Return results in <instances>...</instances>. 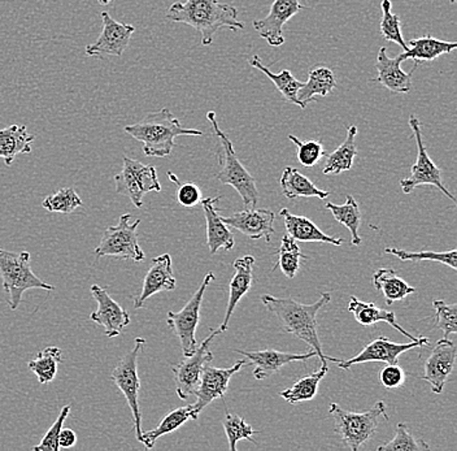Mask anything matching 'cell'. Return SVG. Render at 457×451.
Masks as SVG:
<instances>
[{"mask_svg": "<svg viewBox=\"0 0 457 451\" xmlns=\"http://www.w3.org/2000/svg\"><path fill=\"white\" fill-rule=\"evenodd\" d=\"M330 299V293H324L314 304L302 305L293 298H278L270 294L262 296V305L278 319L282 330L304 341L311 349L316 351L317 358L325 365H328V362L336 364L341 362V359L325 355L317 330V313L322 307L327 306Z\"/></svg>", "mask_w": 457, "mask_h": 451, "instance_id": "cell-1", "label": "cell"}, {"mask_svg": "<svg viewBox=\"0 0 457 451\" xmlns=\"http://www.w3.org/2000/svg\"><path fill=\"white\" fill-rule=\"evenodd\" d=\"M170 21L186 24L199 31L203 46L213 44L220 29L238 31L245 29V22L238 19V10L220 0H185L170 5L167 13Z\"/></svg>", "mask_w": 457, "mask_h": 451, "instance_id": "cell-2", "label": "cell"}, {"mask_svg": "<svg viewBox=\"0 0 457 451\" xmlns=\"http://www.w3.org/2000/svg\"><path fill=\"white\" fill-rule=\"evenodd\" d=\"M125 133L143 145V153L150 158H167L179 136H203L198 129H186L168 108L148 113L137 124L124 128Z\"/></svg>", "mask_w": 457, "mask_h": 451, "instance_id": "cell-3", "label": "cell"}, {"mask_svg": "<svg viewBox=\"0 0 457 451\" xmlns=\"http://www.w3.org/2000/svg\"><path fill=\"white\" fill-rule=\"evenodd\" d=\"M0 276L3 290L7 296L11 310L19 308L25 291L30 289L55 290V287L42 281L30 267V254L28 251L13 253L0 248Z\"/></svg>", "mask_w": 457, "mask_h": 451, "instance_id": "cell-4", "label": "cell"}, {"mask_svg": "<svg viewBox=\"0 0 457 451\" xmlns=\"http://www.w3.org/2000/svg\"><path fill=\"white\" fill-rule=\"evenodd\" d=\"M328 413L334 419V432L337 433L343 442L350 447V450L357 451L376 433L379 421L385 418L388 421L386 413V405L379 401L370 410L365 413H351L343 410L339 405L330 404Z\"/></svg>", "mask_w": 457, "mask_h": 451, "instance_id": "cell-5", "label": "cell"}, {"mask_svg": "<svg viewBox=\"0 0 457 451\" xmlns=\"http://www.w3.org/2000/svg\"><path fill=\"white\" fill-rule=\"evenodd\" d=\"M207 119L212 124L213 131L219 137L222 146V153H224L221 163H220L221 168L216 175L217 179L221 184L230 185L236 189L237 193L241 196L245 208H256L257 202H259V191H257L255 179L239 162L236 150H234L233 142L228 139L224 131L220 129L216 113L211 111L207 113Z\"/></svg>", "mask_w": 457, "mask_h": 451, "instance_id": "cell-6", "label": "cell"}, {"mask_svg": "<svg viewBox=\"0 0 457 451\" xmlns=\"http://www.w3.org/2000/svg\"><path fill=\"white\" fill-rule=\"evenodd\" d=\"M145 345V339L137 337L134 341V347L127 355L122 356L121 361L117 363L111 373V381L119 388L120 392L124 394L131 415L134 418V430L137 439L141 442L142 438V410L139 406V393H141V379L138 375L139 354Z\"/></svg>", "mask_w": 457, "mask_h": 451, "instance_id": "cell-7", "label": "cell"}, {"mask_svg": "<svg viewBox=\"0 0 457 451\" xmlns=\"http://www.w3.org/2000/svg\"><path fill=\"white\" fill-rule=\"evenodd\" d=\"M139 224H141V219L131 222L130 213L120 216L119 224L116 227L107 228L103 233L102 241L96 248V258L114 256V258L136 263L145 261V254L139 245L138 233H137Z\"/></svg>", "mask_w": 457, "mask_h": 451, "instance_id": "cell-8", "label": "cell"}, {"mask_svg": "<svg viewBox=\"0 0 457 451\" xmlns=\"http://www.w3.org/2000/svg\"><path fill=\"white\" fill-rule=\"evenodd\" d=\"M216 276L213 272H208L204 276L198 290L191 296L190 301L186 304L179 313H168L167 324L171 330L179 337L181 344L182 353L185 358L193 355L198 349V341H196V328H198L200 319V308H202L203 298H204L205 290L208 285L214 281Z\"/></svg>", "mask_w": 457, "mask_h": 451, "instance_id": "cell-9", "label": "cell"}, {"mask_svg": "<svg viewBox=\"0 0 457 451\" xmlns=\"http://www.w3.org/2000/svg\"><path fill=\"white\" fill-rule=\"evenodd\" d=\"M114 184L117 193L128 196L137 208H142L145 194L162 191L156 168L128 156L122 158V171L114 176Z\"/></svg>", "mask_w": 457, "mask_h": 451, "instance_id": "cell-10", "label": "cell"}, {"mask_svg": "<svg viewBox=\"0 0 457 451\" xmlns=\"http://www.w3.org/2000/svg\"><path fill=\"white\" fill-rule=\"evenodd\" d=\"M410 127L413 130L414 138H416L417 161L411 170V176L400 181L403 193L411 194L416 188L430 185V187L441 190L448 199L456 204L455 196H453L443 184L441 170L434 164L428 156L424 139H422L421 122H420L419 117L410 116Z\"/></svg>", "mask_w": 457, "mask_h": 451, "instance_id": "cell-11", "label": "cell"}, {"mask_svg": "<svg viewBox=\"0 0 457 451\" xmlns=\"http://www.w3.org/2000/svg\"><path fill=\"white\" fill-rule=\"evenodd\" d=\"M221 333L220 330H212V333L199 345L193 355L187 356L181 363L171 365L176 392L184 401L195 392L203 370L205 365L213 361V354L210 350V347L214 337L221 335Z\"/></svg>", "mask_w": 457, "mask_h": 451, "instance_id": "cell-12", "label": "cell"}, {"mask_svg": "<svg viewBox=\"0 0 457 451\" xmlns=\"http://www.w3.org/2000/svg\"><path fill=\"white\" fill-rule=\"evenodd\" d=\"M430 345V339L427 337H419V338L411 341L410 344H396L391 342L387 337L379 336L378 338L370 342L361 353L357 354L353 358L348 361H341L338 367L341 370H350L355 364L368 363V362H384L386 364H399V356L405 351L414 349V347H424Z\"/></svg>", "mask_w": 457, "mask_h": 451, "instance_id": "cell-13", "label": "cell"}, {"mask_svg": "<svg viewBox=\"0 0 457 451\" xmlns=\"http://www.w3.org/2000/svg\"><path fill=\"white\" fill-rule=\"evenodd\" d=\"M247 362L245 359L237 362L233 367L230 368H216L211 365H205L203 370L202 376L198 388H196L195 394L196 402L193 404L194 415L198 421L200 413L204 410L208 405L212 404L214 399L224 398L225 393L228 389V382L236 373H238L245 367Z\"/></svg>", "mask_w": 457, "mask_h": 451, "instance_id": "cell-14", "label": "cell"}, {"mask_svg": "<svg viewBox=\"0 0 457 451\" xmlns=\"http://www.w3.org/2000/svg\"><path fill=\"white\" fill-rule=\"evenodd\" d=\"M103 30L96 44L87 46V56H122L131 41L136 28L130 24L116 21L108 13H102Z\"/></svg>", "mask_w": 457, "mask_h": 451, "instance_id": "cell-15", "label": "cell"}, {"mask_svg": "<svg viewBox=\"0 0 457 451\" xmlns=\"http://www.w3.org/2000/svg\"><path fill=\"white\" fill-rule=\"evenodd\" d=\"M305 10L300 0H274L267 17L253 20V29L268 45L279 47L285 45L284 27L288 20Z\"/></svg>", "mask_w": 457, "mask_h": 451, "instance_id": "cell-16", "label": "cell"}, {"mask_svg": "<svg viewBox=\"0 0 457 451\" xmlns=\"http://www.w3.org/2000/svg\"><path fill=\"white\" fill-rule=\"evenodd\" d=\"M91 296L98 304L96 313H91L90 321L104 328L105 336L113 338L121 335L125 328L130 324L128 311L121 307L108 293L107 288L91 285Z\"/></svg>", "mask_w": 457, "mask_h": 451, "instance_id": "cell-17", "label": "cell"}, {"mask_svg": "<svg viewBox=\"0 0 457 451\" xmlns=\"http://www.w3.org/2000/svg\"><path fill=\"white\" fill-rule=\"evenodd\" d=\"M456 344L451 339L442 338L436 342L425 362V381L428 382L433 393L441 394L445 382L453 375L456 363Z\"/></svg>", "mask_w": 457, "mask_h": 451, "instance_id": "cell-18", "label": "cell"}, {"mask_svg": "<svg viewBox=\"0 0 457 451\" xmlns=\"http://www.w3.org/2000/svg\"><path fill=\"white\" fill-rule=\"evenodd\" d=\"M222 221L228 228L239 230L242 234L251 239H265L267 244H270L271 236L276 233L274 230V215L273 211L256 210V208H245L242 213H236L230 216H224Z\"/></svg>", "mask_w": 457, "mask_h": 451, "instance_id": "cell-19", "label": "cell"}, {"mask_svg": "<svg viewBox=\"0 0 457 451\" xmlns=\"http://www.w3.org/2000/svg\"><path fill=\"white\" fill-rule=\"evenodd\" d=\"M404 53L399 54L395 58L387 56V48L382 46L379 48L378 55H377L376 79H371L373 82H379L384 85L387 90L396 94H408L412 90V76L414 71L419 67L420 63H414V67L411 72H404L402 70V63L405 62Z\"/></svg>", "mask_w": 457, "mask_h": 451, "instance_id": "cell-20", "label": "cell"}, {"mask_svg": "<svg viewBox=\"0 0 457 451\" xmlns=\"http://www.w3.org/2000/svg\"><path fill=\"white\" fill-rule=\"evenodd\" d=\"M236 353L247 358V361L255 367L253 376L256 380H265L281 371L286 364L294 362H307L308 359L317 356L316 351L311 350L304 354L284 353L273 349L260 351L236 350Z\"/></svg>", "mask_w": 457, "mask_h": 451, "instance_id": "cell-21", "label": "cell"}, {"mask_svg": "<svg viewBox=\"0 0 457 451\" xmlns=\"http://www.w3.org/2000/svg\"><path fill=\"white\" fill-rule=\"evenodd\" d=\"M176 284L170 254L156 256L153 259V264H151L150 270L147 271L145 280H143L141 294L133 298L134 308L143 307L145 302L157 293L176 289Z\"/></svg>", "mask_w": 457, "mask_h": 451, "instance_id": "cell-22", "label": "cell"}, {"mask_svg": "<svg viewBox=\"0 0 457 451\" xmlns=\"http://www.w3.org/2000/svg\"><path fill=\"white\" fill-rule=\"evenodd\" d=\"M253 264H255V258L251 255L243 256V258H238L234 262L236 273H234L230 285H228L227 313H225L224 322H222L221 328H220L222 333L228 330V322H230L231 315H233L237 305L241 302L243 296H245V294L250 291L251 287H253Z\"/></svg>", "mask_w": 457, "mask_h": 451, "instance_id": "cell-23", "label": "cell"}, {"mask_svg": "<svg viewBox=\"0 0 457 451\" xmlns=\"http://www.w3.org/2000/svg\"><path fill=\"white\" fill-rule=\"evenodd\" d=\"M279 215L285 220L286 230L288 236L296 242H305V244H330L334 246H341L345 244V238H336V237L328 236L322 232L312 220L304 218V216L293 215L287 208H282Z\"/></svg>", "mask_w": 457, "mask_h": 451, "instance_id": "cell-24", "label": "cell"}, {"mask_svg": "<svg viewBox=\"0 0 457 451\" xmlns=\"http://www.w3.org/2000/svg\"><path fill=\"white\" fill-rule=\"evenodd\" d=\"M221 196L202 199L200 202L203 211H204L205 221H207V245L211 254H216L220 248H224L227 251L233 250L234 245H236L233 233L217 213L216 202H219Z\"/></svg>", "mask_w": 457, "mask_h": 451, "instance_id": "cell-25", "label": "cell"}, {"mask_svg": "<svg viewBox=\"0 0 457 451\" xmlns=\"http://www.w3.org/2000/svg\"><path fill=\"white\" fill-rule=\"evenodd\" d=\"M348 313H353V318L362 327H370V325L377 324V322H387L394 330H398L399 333H402L403 336L410 338L411 341L416 339V337L408 333L396 322V315L393 311L382 310V308L377 307L374 304H365V302L359 301L356 296H351L350 304H348Z\"/></svg>", "mask_w": 457, "mask_h": 451, "instance_id": "cell-26", "label": "cell"}, {"mask_svg": "<svg viewBox=\"0 0 457 451\" xmlns=\"http://www.w3.org/2000/svg\"><path fill=\"white\" fill-rule=\"evenodd\" d=\"M36 137L29 133L25 125H11L0 129V158L7 165L12 164L20 154H30L31 144Z\"/></svg>", "mask_w": 457, "mask_h": 451, "instance_id": "cell-27", "label": "cell"}, {"mask_svg": "<svg viewBox=\"0 0 457 451\" xmlns=\"http://www.w3.org/2000/svg\"><path fill=\"white\" fill-rule=\"evenodd\" d=\"M282 193L286 198H320L328 199L330 191L321 190L311 181L308 177L302 175L296 168L286 167L279 179Z\"/></svg>", "mask_w": 457, "mask_h": 451, "instance_id": "cell-28", "label": "cell"}, {"mask_svg": "<svg viewBox=\"0 0 457 451\" xmlns=\"http://www.w3.org/2000/svg\"><path fill=\"white\" fill-rule=\"evenodd\" d=\"M337 87L336 74L328 67H316L310 71L308 81L303 82L298 91V99L302 108L314 101V96H328Z\"/></svg>", "mask_w": 457, "mask_h": 451, "instance_id": "cell-29", "label": "cell"}, {"mask_svg": "<svg viewBox=\"0 0 457 451\" xmlns=\"http://www.w3.org/2000/svg\"><path fill=\"white\" fill-rule=\"evenodd\" d=\"M408 51H404L405 59H412L414 63L433 62L445 54L456 50V42H445L434 38L427 34L421 38L411 39Z\"/></svg>", "mask_w": 457, "mask_h": 451, "instance_id": "cell-30", "label": "cell"}, {"mask_svg": "<svg viewBox=\"0 0 457 451\" xmlns=\"http://www.w3.org/2000/svg\"><path fill=\"white\" fill-rule=\"evenodd\" d=\"M373 285L377 290L382 291L387 306L416 293V289L407 284L404 280L400 279L395 271L391 268H381L376 271L373 275Z\"/></svg>", "mask_w": 457, "mask_h": 451, "instance_id": "cell-31", "label": "cell"}, {"mask_svg": "<svg viewBox=\"0 0 457 451\" xmlns=\"http://www.w3.org/2000/svg\"><path fill=\"white\" fill-rule=\"evenodd\" d=\"M357 136V128L355 125H351L347 130L345 141L342 142L339 147L331 154H327V164H325L324 175H339V173L350 171L353 165V159L357 155V147L355 138Z\"/></svg>", "mask_w": 457, "mask_h": 451, "instance_id": "cell-32", "label": "cell"}, {"mask_svg": "<svg viewBox=\"0 0 457 451\" xmlns=\"http://www.w3.org/2000/svg\"><path fill=\"white\" fill-rule=\"evenodd\" d=\"M190 419L196 421L195 415H194L193 405L170 411L167 416L162 418V421L160 422L155 430L142 433L141 444L145 445V449H153L160 437L176 432L177 430H179Z\"/></svg>", "mask_w": 457, "mask_h": 451, "instance_id": "cell-33", "label": "cell"}, {"mask_svg": "<svg viewBox=\"0 0 457 451\" xmlns=\"http://www.w3.org/2000/svg\"><path fill=\"white\" fill-rule=\"evenodd\" d=\"M328 371V365L322 364V367L317 372L300 379L293 387L284 390L279 396L291 405L312 401L314 397L317 396V392H319L320 382L327 376Z\"/></svg>", "mask_w": 457, "mask_h": 451, "instance_id": "cell-34", "label": "cell"}, {"mask_svg": "<svg viewBox=\"0 0 457 451\" xmlns=\"http://www.w3.org/2000/svg\"><path fill=\"white\" fill-rule=\"evenodd\" d=\"M250 65L259 70L260 72L264 73L265 76L276 85L277 90H278L288 102L299 105V107L302 108V103H300L298 99V91L299 88H302L303 82L298 81L290 71L284 70L279 73L270 72L268 67L262 64V59H260L259 56H253V58L250 60Z\"/></svg>", "mask_w": 457, "mask_h": 451, "instance_id": "cell-35", "label": "cell"}, {"mask_svg": "<svg viewBox=\"0 0 457 451\" xmlns=\"http://www.w3.org/2000/svg\"><path fill=\"white\" fill-rule=\"evenodd\" d=\"M325 207L333 213L334 219L350 230L351 244L353 246H360L362 239L359 234L360 224H361V213L355 198L351 196H345V204L342 205L327 204Z\"/></svg>", "mask_w": 457, "mask_h": 451, "instance_id": "cell-36", "label": "cell"}, {"mask_svg": "<svg viewBox=\"0 0 457 451\" xmlns=\"http://www.w3.org/2000/svg\"><path fill=\"white\" fill-rule=\"evenodd\" d=\"M62 363V350L56 347H48L37 354L33 361L29 362V368L37 376L41 384L54 381L57 373V365Z\"/></svg>", "mask_w": 457, "mask_h": 451, "instance_id": "cell-37", "label": "cell"}, {"mask_svg": "<svg viewBox=\"0 0 457 451\" xmlns=\"http://www.w3.org/2000/svg\"><path fill=\"white\" fill-rule=\"evenodd\" d=\"M277 262L271 268V272L281 268L282 273L287 279H294L300 270V261L307 259V256L300 253V248L296 241H294L288 234L282 237L281 246L276 251Z\"/></svg>", "mask_w": 457, "mask_h": 451, "instance_id": "cell-38", "label": "cell"}, {"mask_svg": "<svg viewBox=\"0 0 457 451\" xmlns=\"http://www.w3.org/2000/svg\"><path fill=\"white\" fill-rule=\"evenodd\" d=\"M386 254L395 255L403 262H438L443 265L453 268L456 271L457 268V251H443V253H436V251H419V253H411V251L400 250V248H385Z\"/></svg>", "mask_w": 457, "mask_h": 451, "instance_id": "cell-39", "label": "cell"}, {"mask_svg": "<svg viewBox=\"0 0 457 451\" xmlns=\"http://www.w3.org/2000/svg\"><path fill=\"white\" fill-rule=\"evenodd\" d=\"M82 205L84 202L73 188H62L56 193L46 196L45 201L42 202V207L48 213H65V215H70L76 208Z\"/></svg>", "mask_w": 457, "mask_h": 451, "instance_id": "cell-40", "label": "cell"}, {"mask_svg": "<svg viewBox=\"0 0 457 451\" xmlns=\"http://www.w3.org/2000/svg\"><path fill=\"white\" fill-rule=\"evenodd\" d=\"M382 20H381V36L387 42H394L399 45L404 51H408V45L405 44L404 36L402 31V22L399 16L393 13V4L391 0H382L381 2Z\"/></svg>", "mask_w": 457, "mask_h": 451, "instance_id": "cell-41", "label": "cell"}, {"mask_svg": "<svg viewBox=\"0 0 457 451\" xmlns=\"http://www.w3.org/2000/svg\"><path fill=\"white\" fill-rule=\"evenodd\" d=\"M222 425H224V430L228 437V447H230L231 451L237 450V444H238L239 441H242V439L256 444L255 438H253L255 430H253V427H251L250 424H247V422H245V419L241 418V416L227 413L224 422H222Z\"/></svg>", "mask_w": 457, "mask_h": 451, "instance_id": "cell-42", "label": "cell"}, {"mask_svg": "<svg viewBox=\"0 0 457 451\" xmlns=\"http://www.w3.org/2000/svg\"><path fill=\"white\" fill-rule=\"evenodd\" d=\"M378 451H424L428 450V445L424 439L416 438L411 435L407 424L399 422L396 425L395 436L387 444L381 445Z\"/></svg>", "mask_w": 457, "mask_h": 451, "instance_id": "cell-43", "label": "cell"}, {"mask_svg": "<svg viewBox=\"0 0 457 451\" xmlns=\"http://www.w3.org/2000/svg\"><path fill=\"white\" fill-rule=\"evenodd\" d=\"M288 139L298 147V161L303 167L312 168L314 165L319 164L322 156L327 155L324 146H322L321 142L316 141V139L304 142L299 139L298 137L294 136V134H290Z\"/></svg>", "mask_w": 457, "mask_h": 451, "instance_id": "cell-44", "label": "cell"}, {"mask_svg": "<svg viewBox=\"0 0 457 451\" xmlns=\"http://www.w3.org/2000/svg\"><path fill=\"white\" fill-rule=\"evenodd\" d=\"M436 324L434 327L443 330V338L457 333V305H448L445 301H434Z\"/></svg>", "mask_w": 457, "mask_h": 451, "instance_id": "cell-45", "label": "cell"}, {"mask_svg": "<svg viewBox=\"0 0 457 451\" xmlns=\"http://www.w3.org/2000/svg\"><path fill=\"white\" fill-rule=\"evenodd\" d=\"M71 413V406H64L60 411L56 422L51 425L50 430L46 432L43 437L41 444L33 447L34 451H59V435L62 428L64 427V422L67 421Z\"/></svg>", "mask_w": 457, "mask_h": 451, "instance_id": "cell-46", "label": "cell"}, {"mask_svg": "<svg viewBox=\"0 0 457 451\" xmlns=\"http://www.w3.org/2000/svg\"><path fill=\"white\" fill-rule=\"evenodd\" d=\"M379 381L386 389H398L405 382V372L399 364H387L379 372Z\"/></svg>", "mask_w": 457, "mask_h": 451, "instance_id": "cell-47", "label": "cell"}, {"mask_svg": "<svg viewBox=\"0 0 457 451\" xmlns=\"http://www.w3.org/2000/svg\"><path fill=\"white\" fill-rule=\"evenodd\" d=\"M202 190L195 184L179 185V191H177V201L185 208H193L200 205L202 202Z\"/></svg>", "mask_w": 457, "mask_h": 451, "instance_id": "cell-48", "label": "cell"}, {"mask_svg": "<svg viewBox=\"0 0 457 451\" xmlns=\"http://www.w3.org/2000/svg\"><path fill=\"white\" fill-rule=\"evenodd\" d=\"M77 444V435L71 428H62L59 435L60 449H71Z\"/></svg>", "mask_w": 457, "mask_h": 451, "instance_id": "cell-49", "label": "cell"}, {"mask_svg": "<svg viewBox=\"0 0 457 451\" xmlns=\"http://www.w3.org/2000/svg\"><path fill=\"white\" fill-rule=\"evenodd\" d=\"M98 2H99V4L108 5V4H111V3H113L114 0H98Z\"/></svg>", "mask_w": 457, "mask_h": 451, "instance_id": "cell-50", "label": "cell"}]
</instances>
